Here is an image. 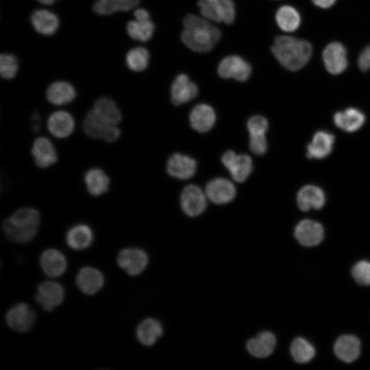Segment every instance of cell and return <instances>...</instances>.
<instances>
[{"instance_id":"6da1fadb","label":"cell","mask_w":370,"mask_h":370,"mask_svg":"<svg viewBox=\"0 0 370 370\" xmlns=\"http://www.w3.org/2000/svg\"><path fill=\"white\" fill-rule=\"evenodd\" d=\"M181 38L183 43L192 51L208 52L220 39L219 29L206 18L188 14L184 17Z\"/></svg>"},{"instance_id":"7a4b0ae2","label":"cell","mask_w":370,"mask_h":370,"mask_svg":"<svg viewBox=\"0 0 370 370\" xmlns=\"http://www.w3.org/2000/svg\"><path fill=\"white\" fill-rule=\"evenodd\" d=\"M271 49L279 62L293 71L303 68L310 59L312 52L308 42L288 36L277 37Z\"/></svg>"},{"instance_id":"3957f363","label":"cell","mask_w":370,"mask_h":370,"mask_svg":"<svg viewBox=\"0 0 370 370\" xmlns=\"http://www.w3.org/2000/svg\"><path fill=\"white\" fill-rule=\"evenodd\" d=\"M39 212L33 208H21L3 223V230L12 241L24 243L32 240L40 225Z\"/></svg>"},{"instance_id":"277c9868","label":"cell","mask_w":370,"mask_h":370,"mask_svg":"<svg viewBox=\"0 0 370 370\" xmlns=\"http://www.w3.org/2000/svg\"><path fill=\"white\" fill-rule=\"evenodd\" d=\"M198 6L205 18L227 24L235 19V6L232 0H199Z\"/></svg>"},{"instance_id":"5b68a950","label":"cell","mask_w":370,"mask_h":370,"mask_svg":"<svg viewBox=\"0 0 370 370\" xmlns=\"http://www.w3.org/2000/svg\"><path fill=\"white\" fill-rule=\"evenodd\" d=\"M251 67L243 58L230 56L223 58L219 64L218 73L223 78H233L239 82L246 81L250 76Z\"/></svg>"},{"instance_id":"8992f818","label":"cell","mask_w":370,"mask_h":370,"mask_svg":"<svg viewBox=\"0 0 370 370\" xmlns=\"http://www.w3.org/2000/svg\"><path fill=\"white\" fill-rule=\"evenodd\" d=\"M36 320L35 312L27 304L13 306L6 314L8 326L14 331L25 332L33 326Z\"/></svg>"},{"instance_id":"52a82bcc","label":"cell","mask_w":370,"mask_h":370,"mask_svg":"<svg viewBox=\"0 0 370 370\" xmlns=\"http://www.w3.org/2000/svg\"><path fill=\"white\" fill-rule=\"evenodd\" d=\"M134 15V21L127 25V32L134 40L146 42L153 36L154 25L150 19L149 12L143 8L136 9Z\"/></svg>"},{"instance_id":"ba28073f","label":"cell","mask_w":370,"mask_h":370,"mask_svg":"<svg viewBox=\"0 0 370 370\" xmlns=\"http://www.w3.org/2000/svg\"><path fill=\"white\" fill-rule=\"evenodd\" d=\"M117 263L129 275H137L146 268L148 257L147 254L140 249L126 248L119 252Z\"/></svg>"},{"instance_id":"9c48e42d","label":"cell","mask_w":370,"mask_h":370,"mask_svg":"<svg viewBox=\"0 0 370 370\" xmlns=\"http://www.w3.org/2000/svg\"><path fill=\"white\" fill-rule=\"evenodd\" d=\"M222 162L233 179L238 182H244L252 170L251 158L245 154L236 155L233 151H228L223 154Z\"/></svg>"},{"instance_id":"30bf717a","label":"cell","mask_w":370,"mask_h":370,"mask_svg":"<svg viewBox=\"0 0 370 370\" xmlns=\"http://www.w3.org/2000/svg\"><path fill=\"white\" fill-rule=\"evenodd\" d=\"M64 297L63 287L57 282H45L39 285L35 299L47 311L60 305Z\"/></svg>"},{"instance_id":"8fae6325","label":"cell","mask_w":370,"mask_h":370,"mask_svg":"<svg viewBox=\"0 0 370 370\" xmlns=\"http://www.w3.org/2000/svg\"><path fill=\"white\" fill-rule=\"evenodd\" d=\"M323 60L327 71L332 75L343 73L347 66L346 50L338 42L328 44L323 51Z\"/></svg>"},{"instance_id":"7c38bea8","label":"cell","mask_w":370,"mask_h":370,"mask_svg":"<svg viewBox=\"0 0 370 370\" xmlns=\"http://www.w3.org/2000/svg\"><path fill=\"white\" fill-rule=\"evenodd\" d=\"M294 233L300 244L312 247L321 242L324 231L319 223L310 219H304L297 225Z\"/></svg>"},{"instance_id":"4fadbf2b","label":"cell","mask_w":370,"mask_h":370,"mask_svg":"<svg viewBox=\"0 0 370 370\" xmlns=\"http://www.w3.org/2000/svg\"><path fill=\"white\" fill-rule=\"evenodd\" d=\"M31 152L37 166L47 168L58 160V153L53 143L46 137L37 138L33 143Z\"/></svg>"},{"instance_id":"5bb4252c","label":"cell","mask_w":370,"mask_h":370,"mask_svg":"<svg viewBox=\"0 0 370 370\" xmlns=\"http://www.w3.org/2000/svg\"><path fill=\"white\" fill-rule=\"evenodd\" d=\"M181 206L184 212L188 216H197L206 208L205 195L198 186L189 185L184 189L182 193Z\"/></svg>"},{"instance_id":"9a60e30c","label":"cell","mask_w":370,"mask_h":370,"mask_svg":"<svg viewBox=\"0 0 370 370\" xmlns=\"http://www.w3.org/2000/svg\"><path fill=\"white\" fill-rule=\"evenodd\" d=\"M47 125L49 132L53 136L65 138L73 133L75 121L69 112L60 110L50 114Z\"/></svg>"},{"instance_id":"2e32d148","label":"cell","mask_w":370,"mask_h":370,"mask_svg":"<svg viewBox=\"0 0 370 370\" xmlns=\"http://www.w3.org/2000/svg\"><path fill=\"white\" fill-rule=\"evenodd\" d=\"M325 196L323 190L314 185H306L297 193V203L300 210L321 209L325 204Z\"/></svg>"},{"instance_id":"e0dca14e","label":"cell","mask_w":370,"mask_h":370,"mask_svg":"<svg viewBox=\"0 0 370 370\" xmlns=\"http://www.w3.org/2000/svg\"><path fill=\"white\" fill-rule=\"evenodd\" d=\"M206 195L212 202L223 204L234 198L236 189L229 180L217 178L207 184Z\"/></svg>"},{"instance_id":"ac0fdd59","label":"cell","mask_w":370,"mask_h":370,"mask_svg":"<svg viewBox=\"0 0 370 370\" xmlns=\"http://www.w3.org/2000/svg\"><path fill=\"white\" fill-rule=\"evenodd\" d=\"M104 279L102 273L92 267L82 268L77 275L76 283L82 292L94 295L103 286Z\"/></svg>"},{"instance_id":"d6986e66","label":"cell","mask_w":370,"mask_h":370,"mask_svg":"<svg viewBox=\"0 0 370 370\" xmlns=\"http://www.w3.org/2000/svg\"><path fill=\"white\" fill-rule=\"evenodd\" d=\"M198 93L195 84L190 82L187 75L177 76L171 86V101L175 105L186 103L193 99Z\"/></svg>"},{"instance_id":"ffe728a7","label":"cell","mask_w":370,"mask_h":370,"mask_svg":"<svg viewBox=\"0 0 370 370\" xmlns=\"http://www.w3.org/2000/svg\"><path fill=\"white\" fill-rule=\"evenodd\" d=\"M334 143L333 134L325 131H319L314 134L311 143L307 146L306 156L312 159L327 157L332 150Z\"/></svg>"},{"instance_id":"44dd1931","label":"cell","mask_w":370,"mask_h":370,"mask_svg":"<svg viewBox=\"0 0 370 370\" xmlns=\"http://www.w3.org/2000/svg\"><path fill=\"white\" fill-rule=\"evenodd\" d=\"M196 162L193 158L180 153L173 155L167 162V171L178 179H188L196 171Z\"/></svg>"},{"instance_id":"7402d4cb","label":"cell","mask_w":370,"mask_h":370,"mask_svg":"<svg viewBox=\"0 0 370 370\" xmlns=\"http://www.w3.org/2000/svg\"><path fill=\"white\" fill-rule=\"evenodd\" d=\"M333 119L338 128L347 132H354L362 126L365 116L358 109L349 108L335 113Z\"/></svg>"},{"instance_id":"603a6c76","label":"cell","mask_w":370,"mask_h":370,"mask_svg":"<svg viewBox=\"0 0 370 370\" xmlns=\"http://www.w3.org/2000/svg\"><path fill=\"white\" fill-rule=\"evenodd\" d=\"M40 262L44 272L50 277L61 275L66 268L64 256L54 249L45 251L41 255Z\"/></svg>"},{"instance_id":"cb8c5ba5","label":"cell","mask_w":370,"mask_h":370,"mask_svg":"<svg viewBox=\"0 0 370 370\" xmlns=\"http://www.w3.org/2000/svg\"><path fill=\"white\" fill-rule=\"evenodd\" d=\"M275 343V337L271 332H262L248 341L247 349L256 358H265L273 352Z\"/></svg>"},{"instance_id":"d4e9b609","label":"cell","mask_w":370,"mask_h":370,"mask_svg":"<svg viewBox=\"0 0 370 370\" xmlns=\"http://www.w3.org/2000/svg\"><path fill=\"white\" fill-rule=\"evenodd\" d=\"M84 180L87 190L92 196H99L106 193L110 186V178L104 171L93 167L84 174Z\"/></svg>"},{"instance_id":"484cf974","label":"cell","mask_w":370,"mask_h":370,"mask_svg":"<svg viewBox=\"0 0 370 370\" xmlns=\"http://www.w3.org/2000/svg\"><path fill=\"white\" fill-rule=\"evenodd\" d=\"M75 97L76 92L74 87L66 82H53L47 90V100L56 106L69 103Z\"/></svg>"},{"instance_id":"4316f807","label":"cell","mask_w":370,"mask_h":370,"mask_svg":"<svg viewBox=\"0 0 370 370\" xmlns=\"http://www.w3.org/2000/svg\"><path fill=\"white\" fill-rule=\"evenodd\" d=\"M93 240L91 228L86 224H77L71 227L66 235L67 245L75 250L88 247Z\"/></svg>"},{"instance_id":"83f0119b","label":"cell","mask_w":370,"mask_h":370,"mask_svg":"<svg viewBox=\"0 0 370 370\" xmlns=\"http://www.w3.org/2000/svg\"><path fill=\"white\" fill-rule=\"evenodd\" d=\"M334 352L341 360L350 362L355 360L360 352L359 340L352 335H344L339 337L334 345Z\"/></svg>"},{"instance_id":"f1b7e54d","label":"cell","mask_w":370,"mask_h":370,"mask_svg":"<svg viewBox=\"0 0 370 370\" xmlns=\"http://www.w3.org/2000/svg\"><path fill=\"white\" fill-rule=\"evenodd\" d=\"M215 118L214 111L210 106L199 104L193 109L190 114V125L199 132H207L213 126Z\"/></svg>"},{"instance_id":"f546056e","label":"cell","mask_w":370,"mask_h":370,"mask_svg":"<svg viewBox=\"0 0 370 370\" xmlns=\"http://www.w3.org/2000/svg\"><path fill=\"white\" fill-rule=\"evenodd\" d=\"M32 24L35 30L43 35H51L58 28L59 20L57 16L47 10H36L31 16Z\"/></svg>"},{"instance_id":"4dcf8cb0","label":"cell","mask_w":370,"mask_h":370,"mask_svg":"<svg viewBox=\"0 0 370 370\" xmlns=\"http://www.w3.org/2000/svg\"><path fill=\"white\" fill-rule=\"evenodd\" d=\"M111 125H112L106 122L93 110L86 114L83 121L84 132L87 136L95 139H103Z\"/></svg>"},{"instance_id":"1f68e13d","label":"cell","mask_w":370,"mask_h":370,"mask_svg":"<svg viewBox=\"0 0 370 370\" xmlns=\"http://www.w3.org/2000/svg\"><path fill=\"white\" fill-rule=\"evenodd\" d=\"M163 332L160 323L154 319L143 321L137 328L138 341L144 345L150 346L156 343Z\"/></svg>"},{"instance_id":"d6a6232c","label":"cell","mask_w":370,"mask_h":370,"mask_svg":"<svg viewBox=\"0 0 370 370\" xmlns=\"http://www.w3.org/2000/svg\"><path fill=\"white\" fill-rule=\"evenodd\" d=\"M92 110L111 125H117L122 119V114L116 103L108 97H101L94 103Z\"/></svg>"},{"instance_id":"836d02e7","label":"cell","mask_w":370,"mask_h":370,"mask_svg":"<svg viewBox=\"0 0 370 370\" xmlns=\"http://www.w3.org/2000/svg\"><path fill=\"white\" fill-rule=\"evenodd\" d=\"M140 0H97L94 11L101 15H108L119 11H128L138 5Z\"/></svg>"},{"instance_id":"e575fe53","label":"cell","mask_w":370,"mask_h":370,"mask_svg":"<svg viewBox=\"0 0 370 370\" xmlns=\"http://www.w3.org/2000/svg\"><path fill=\"white\" fill-rule=\"evenodd\" d=\"M275 19L279 27L288 32L296 30L301 21L298 12L290 5L280 7L276 12Z\"/></svg>"},{"instance_id":"d590c367","label":"cell","mask_w":370,"mask_h":370,"mask_svg":"<svg viewBox=\"0 0 370 370\" xmlns=\"http://www.w3.org/2000/svg\"><path fill=\"white\" fill-rule=\"evenodd\" d=\"M291 352L294 360L299 363L310 361L314 356L315 351L313 346L306 339L298 337L292 343Z\"/></svg>"},{"instance_id":"8d00e7d4","label":"cell","mask_w":370,"mask_h":370,"mask_svg":"<svg viewBox=\"0 0 370 370\" xmlns=\"http://www.w3.org/2000/svg\"><path fill=\"white\" fill-rule=\"evenodd\" d=\"M148 51L142 47L130 49L126 55V64L128 68L134 71L139 72L145 70L149 63Z\"/></svg>"},{"instance_id":"74e56055","label":"cell","mask_w":370,"mask_h":370,"mask_svg":"<svg viewBox=\"0 0 370 370\" xmlns=\"http://www.w3.org/2000/svg\"><path fill=\"white\" fill-rule=\"evenodd\" d=\"M18 64L16 58L11 54H1L0 56V74L4 79H12L17 71Z\"/></svg>"},{"instance_id":"f35d334b","label":"cell","mask_w":370,"mask_h":370,"mask_svg":"<svg viewBox=\"0 0 370 370\" xmlns=\"http://www.w3.org/2000/svg\"><path fill=\"white\" fill-rule=\"evenodd\" d=\"M352 275L362 285H370V262L365 260L358 262L352 268Z\"/></svg>"},{"instance_id":"ab89813d","label":"cell","mask_w":370,"mask_h":370,"mask_svg":"<svg viewBox=\"0 0 370 370\" xmlns=\"http://www.w3.org/2000/svg\"><path fill=\"white\" fill-rule=\"evenodd\" d=\"M249 134H265L268 129V121L262 116H252L247 123Z\"/></svg>"},{"instance_id":"60d3db41","label":"cell","mask_w":370,"mask_h":370,"mask_svg":"<svg viewBox=\"0 0 370 370\" xmlns=\"http://www.w3.org/2000/svg\"><path fill=\"white\" fill-rule=\"evenodd\" d=\"M249 135V147L251 151L257 155L264 153L267 148L265 134Z\"/></svg>"},{"instance_id":"b9f144b4","label":"cell","mask_w":370,"mask_h":370,"mask_svg":"<svg viewBox=\"0 0 370 370\" xmlns=\"http://www.w3.org/2000/svg\"><path fill=\"white\" fill-rule=\"evenodd\" d=\"M358 65L362 71H367L370 69V45L366 47L360 53Z\"/></svg>"},{"instance_id":"7bdbcfd3","label":"cell","mask_w":370,"mask_h":370,"mask_svg":"<svg viewBox=\"0 0 370 370\" xmlns=\"http://www.w3.org/2000/svg\"><path fill=\"white\" fill-rule=\"evenodd\" d=\"M32 129L34 132H37L40 129V116L39 112L34 111L31 115Z\"/></svg>"},{"instance_id":"ee69618b","label":"cell","mask_w":370,"mask_h":370,"mask_svg":"<svg viewBox=\"0 0 370 370\" xmlns=\"http://www.w3.org/2000/svg\"><path fill=\"white\" fill-rule=\"evenodd\" d=\"M318 7L321 8H328L336 2V0H312Z\"/></svg>"},{"instance_id":"f6af8a7d","label":"cell","mask_w":370,"mask_h":370,"mask_svg":"<svg viewBox=\"0 0 370 370\" xmlns=\"http://www.w3.org/2000/svg\"><path fill=\"white\" fill-rule=\"evenodd\" d=\"M40 3L45 5H50L54 3L56 0H37Z\"/></svg>"}]
</instances>
